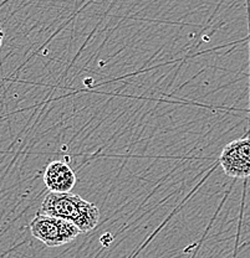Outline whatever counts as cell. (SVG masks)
<instances>
[{"label":"cell","instance_id":"7a4b0ae2","mask_svg":"<svg viewBox=\"0 0 250 258\" xmlns=\"http://www.w3.org/2000/svg\"><path fill=\"white\" fill-rule=\"evenodd\" d=\"M31 235L47 247H59L74 241L80 228L72 222L59 217L39 214L29 225Z\"/></svg>","mask_w":250,"mask_h":258},{"label":"cell","instance_id":"277c9868","mask_svg":"<svg viewBox=\"0 0 250 258\" xmlns=\"http://www.w3.org/2000/svg\"><path fill=\"white\" fill-rule=\"evenodd\" d=\"M44 182L51 192H70L76 184V175L66 163H50L44 173Z\"/></svg>","mask_w":250,"mask_h":258},{"label":"cell","instance_id":"3957f363","mask_svg":"<svg viewBox=\"0 0 250 258\" xmlns=\"http://www.w3.org/2000/svg\"><path fill=\"white\" fill-rule=\"evenodd\" d=\"M223 171L234 179L250 176V138H239L223 148L219 157Z\"/></svg>","mask_w":250,"mask_h":258},{"label":"cell","instance_id":"5b68a950","mask_svg":"<svg viewBox=\"0 0 250 258\" xmlns=\"http://www.w3.org/2000/svg\"><path fill=\"white\" fill-rule=\"evenodd\" d=\"M4 36H5V34H4V30H3V29H2V26H0V47H2V45H3V41H4Z\"/></svg>","mask_w":250,"mask_h":258},{"label":"cell","instance_id":"6da1fadb","mask_svg":"<svg viewBox=\"0 0 250 258\" xmlns=\"http://www.w3.org/2000/svg\"><path fill=\"white\" fill-rule=\"evenodd\" d=\"M40 214L72 222L81 232L93 230L100 222V210L97 206L71 191H50L42 201Z\"/></svg>","mask_w":250,"mask_h":258}]
</instances>
